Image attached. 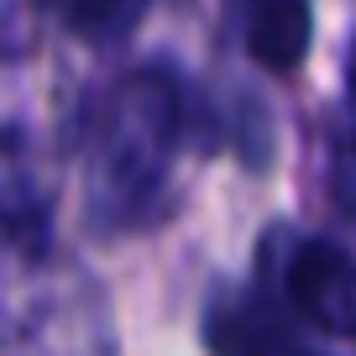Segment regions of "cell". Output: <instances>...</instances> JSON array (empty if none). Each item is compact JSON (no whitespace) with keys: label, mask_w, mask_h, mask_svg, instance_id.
Listing matches in <instances>:
<instances>
[{"label":"cell","mask_w":356,"mask_h":356,"mask_svg":"<svg viewBox=\"0 0 356 356\" xmlns=\"http://www.w3.org/2000/svg\"><path fill=\"white\" fill-rule=\"evenodd\" d=\"M178 136V89L163 74H136L115 89L111 111L100 121V157L95 184L115 210H136L142 194L157 184L168 163V147Z\"/></svg>","instance_id":"6da1fadb"},{"label":"cell","mask_w":356,"mask_h":356,"mask_svg":"<svg viewBox=\"0 0 356 356\" xmlns=\"http://www.w3.org/2000/svg\"><path fill=\"white\" fill-rule=\"evenodd\" d=\"M283 293L325 335H356V262L320 236H299L283 257Z\"/></svg>","instance_id":"7a4b0ae2"},{"label":"cell","mask_w":356,"mask_h":356,"mask_svg":"<svg viewBox=\"0 0 356 356\" xmlns=\"http://www.w3.org/2000/svg\"><path fill=\"white\" fill-rule=\"evenodd\" d=\"M309 32H314L309 0H246V11H241V37L252 47V58L278 68V74L299 68Z\"/></svg>","instance_id":"3957f363"},{"label":"cell","mask_w":356,"mask_h":356,"mask_svg":"<svg viewBox=\"0 0 356 356\" xmlns=\"http://www.w3.org/2000/svg\"><path fill=\"white\" fill-rule=\"evenodd\" d=\"M42 11H53L84 42H121L142 22L147 0H42Z\"/></svg>","instance_id":"277c9868"},{"label":"cell","mask_w":356,"mask_h":356,"mask_svg":"<svg viewBox=\"0 0 356 356\" xmlns=\"http://www.w3.org/2000/svg\"><path fill=\"white\" fill-rule=\"evenodd\" d=\"M210 341H215V351H220V356H304L278 325L257 320V314H236V320L215 314Z\"/></svg>","instance_id":"5b68a950"},{"label":"cell","mask_w":356,"mask_h":356,"mask_svg":"<svg viewBox=\"0 0 356 356\" xmlns=\"http://www.w3.org/2000/svg\"><path fill=\"white\" fill-rule=\"evenodd\" d=\"M330 189H335V204L346 215H356V111H351V121H341V136H335Z\"/></svg>","instance_id":"8992f818"}]
</instances>
